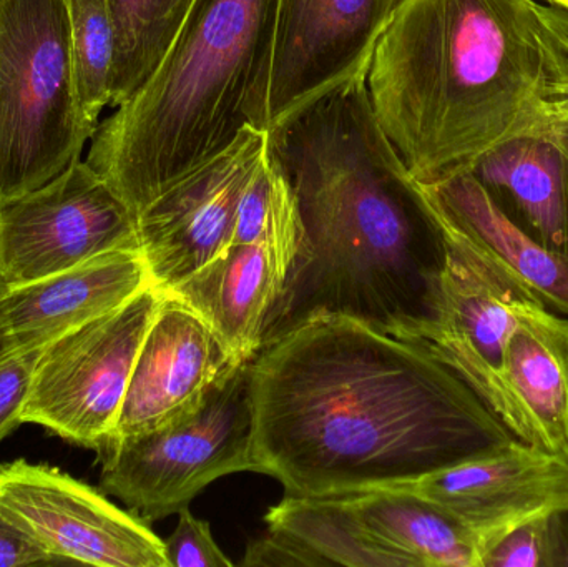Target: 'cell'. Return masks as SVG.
Masks as SVG:
<instances>
[{
    "label": "cell",
    "instance_id": "6da1fadb",
    "mask_svg": "<svg viewBox=\"0 0 568 567\" xmlns=\"http://www.w3.org/2000/svg\"><path fill=\"white\" fill-rule=\"evenodd\" d=\"M256 469L306 498L397 488L519 442L429 343L316 316L252 362Z\"/></svg>",
    "mask_w": 568,
    "mask_h": 567
},
{
    "label": "cell",
    "instance_id": "7a4b0ae2",
    "mask_svg": "<svg viewBox=\"0 0 568 567\" xmlns=\"http://www.w3.org/2000/svg\"><path fill=\"white\" fill-rule=\"evenodd\" d=\"M268 160L290 186L303 242L263 348L316 316L427 342L444 315L449 242L423 183L381 129L366 77L273 125Z\"/></svg>",
    "mask_w": 568,
    "mask_h": 567
},
{
    "label": "cell",
    "instance_id": "3957f363",
    "mask_svg": "<svg viewBox=\"0 0 568 567\" xmlns=\"http://www.w3.org/2000/svg\"><path fill=\"white\" fill-rule=\"evenodd\" d=\"M366 83L420 183L473 172L568 99V16L544 0H404Z\"/></svg>",
    "mask_w": 568,
    "mask_h": 567
},
{
    "label": "cell",
    "instance_id": "277c9868",
    "mask_svg": "<svg viewBox=\"0 0 568 567\" xmlns=\"http://www.w3.org/2000/svg\"><path fill=\"white\" fill-rule=\"evenodd\" d=\"M278 0H192L142 85L100 122L87 162L136 219L246 129L266 132Z\"/></svg>",
    "mask_w": 568,
    "mask_h": 567
},
{
    "label": "cell",
    "instance_id": "5b68a950",
    "mask_svg": "<svg viewBox=\"0 0 568 567\" xmlns=\"http://www.w3.org/2000/svg\"><path fill=\"white\" fill-rule=\"evenodd\" d=\"M95 132L77 97L69 0H0V203L82 160Z\"/></svg>",
    "mask_w": 568,
    "mask_h": 567
},
{
    "label": "cell",
    "instance_id": "8992f818",
    "mask_svg": "<svg viewBox=\"0 0 568 567\" xmlns=\"http://www.w3.org/2000/svg\"><path fill=\"white\" fill-rule=\"evenodd\" d=\"M265 522L303 566L480 567L473 535L439 506L404 489L286 495Z\"/></svg>",
    "mask_w": 568,
    "mask_h": 567
},
{
    "label": "cell",
    "instance_id": "52a82bcc",
    "mask_svg": "<svg viewBox=\"0 0 568 567\" xmlns=\"http://www.w3.org/2000/svg\"><path fill=\"white\" fill-rule=\"evenodd\" d=\"M252 362L220 382L183 422L110 439L100 449V488L152 523L176 515L216 479L256 473L253 453Z\"/></svg>",
    "mask_w": 568,
    "mask_h": 567
},
{
    "label": "cell",
    "instance_id": "ba28073f",
    "mask_svg": "<svg viewBox=\"0 0 568 567\" xmlns=\"http://www.w3.org/2000/svg\"><path fill=\"white\" fill-rule=\"evenodd\" d=\"M155 286L40 350L20 422L100 452L109 442L146 332L162 305Z\"/></svg>",
    "mask_w": 568,
    "mask_h": 567
},
{
    "label": "cell",
    "instance_id": "9c48e42d",
    "mask_svg": "<svg viewBox=\"0 0 568 567\" xmlns=\"http://www.w3.org/2000/svg\"><path fill=\"white\" fill-rule=\"evenodd\" d=\"M112 250H140L139 219L89 165L0 203V288L72 269Z\"/></svg>",
    "mask_w": 568,
    "mask_h": 567
},
{
    "label": "cell",
    "instance_id": "30bf717a",
    "mask_svg": "<svg viewBox=\"0 0 568 567\" xmlns=\"http://www.w3.org/2000/svg\"><path fill=\"white\" fill-rule=\"evenodd\" d=\"M0 516L57 565L169 567L163 539L146 522L53 466H0Z\"/></svg>",
    "mask_w": 568,
    "mask_h": 567
},
{
    "label": "cell",
    "instance_id": "8fae6325",
    "mask_svg": "<svg viewBox=\"0 0 568 567\" xmlns=\"http://www.w3.org/2000/svg\"><path fill=\"white\" fill-rule=\"evenodd\" d=\"M446 235L444 315L426 343L460 373L519 442L537 448L532 429L507 385L506 350L524 312L544 303L447 230Z\"/></svg>",
    "mask_w": 568,
    "mask_h": 567
},
{
    "label": "cell",
    "instance_id": "7c38bea8",
    "mask_svg": "<svg viewBox=\"0 0 568 567\" xmlns=\"http://www.w3.org/2000/svg\"><path fill=\"white\" fill-rule=\"evenodd\" d=\"M404 0H278L266 132L336 87L367 77Z\"/></svg>",
    "mask_w": 568,
    "mask_h": 567
},
{
    "label": "cell",
    "instance_id": "4fadbf2b",
    "mask_svg": "<svg viewBox=\"0 0 568 567\" xmlns=\"http://www.w3.org/2000/svg\"><path fill=\"white\" fill-rule=\"evenodd\" d=\"M266 153L268 132L246 126L140 213V252L155 288L179 285L232 245L240 202Z\"/></svg>",
    "mask_w": 568,
    "mask_h": 567
},
{
    "label": "cell",
    "instance_id": "5bb4252c",
    "mask_svg": "<svg viewBox=\"0 0 568 567\" xmlns=\"http://www.w3.org/2000/svg\"><path fill=\"white\" fill-rule=\"evenodd\" d=\"M396 489L419 495L473 535L480 556L517 526L568 508V459L523 442Z\"/></svg>",
    "mask_w": 568,
    "mask_h": 567
},
{
    "label": "cell",
    "instance_id": "9a60e30c",
    "mask_svg": "<svg viewBox=\"0 0 568 567\" xmlns=\"http://www.w3.org/2000/svg\"><path fill=\"white\" fill-rule=\"evenodd\" d=\"M240 363L199 315L165 295L140 346L109 442L195 415Z\"/></svg>",
    "mask_w": 568,
    "mask_h": 567
},
{
    "label": "cell",
    "instance_id": "2e32d148",
    "mask_svg": "<svg viewBox=\"0 0 568 567\" xmlns=\"http://www.w3.org/2000/svg\"><path fill=\"white\" fill-rule=\"evenodd\" d=\"M153 286L140 250H112L72 269L0 292L6 353L37 352Z\"/></svg>",
    "mask_w": 568,
    "mask_h": 567
},
{
    "label": "cell",
    "instance_id": "e0dca14e",
    "mask_svg": "<svg viewBox=\"0 0 568 567\" xmlns=\"http://www.w3.org/2000/svg\"><path fill=\"white\" fill-rule=\"evenodd\" d=\"M294 259L290 246L266 233L256 243H232L163 293L199 315L236 362H250L263 348L266 320Z\"/></svg>",
    "mask_w": 568,
    "mask_h": 567
},
{
    "label": "cell",
    "instance_id": "ac0fdd59",
    "mask_svg": "<svg viewBox=\"0 0 568 567\" xmlns=\"http://www.w3.org/2000/svg\"><path fill=\"white\" fill-rule=\"evenodd\" d=\"M424 189L450 235L547 308L568 315V256L546 249L517 226L470 172Z\"/></svg>",
    "mask_w": 568,
    "mask_h": 567
},
{
    "label": "cell",
    "instance_id": "d6986e66",
    "mask_svg": "<svg viewBox=\"0 0 568 567\" xmlns=\"http://www.w3.org/2000/svg\"><path fill=\"white\" fill-rule=\"evenodd\" d=\"M470 173L517 226L568 256V162L550 123L497 146Z\"/></svg>",
    "mask_w": 568,
    "mask_h": 567
},
{
    "label": "cell",
    "instance_id": "ffe728a7",
    "mask_svg": "<svg viewBox=\"0 0 568 567\" xmlns=\"http://www.w3.org/2000/svg\"><path fill=\"white\" fill-rule=\"evenodd\" d=\"M506 378L537 448L568 459V318L540 303L524 312L507 345Z\"/></svg>",
    "mask_w": 568,
    "mask_h": 567
},
{
    "label": "cell",
    "instance_id": "44dd1931",
    "mask_svg": "<svg viewBox=\"0 0 568 567\" xmlns=\"http://www.w3.org/2000/svg\"><path fill=\"white\" fill-rule=\"evenodd\" d=\"M192 0H110L116 29L112 100L125 102L152 73L185 19Z\"/></svg>",
    "mask_w": 568,
    "mask_h": 567
},
{
    "label": "cell",
    "instance_id": "7402d4cb",
    "mask_svg": "<svg viewBox=\"0 0 568 567\" xmlns=\"http://www.w3.org/2000/svg\"><path fill=\"white\" fill-rule=\"evenodd\" d=\"M70 49L80 109L99 129L112 100L116 29L110 0H69Z\"/></svg>",
    "mask_w": 568,
    "mask_h": 567
},
{
    "label": "cell",
    "instance_id": "603a6c76",
    "mask_svg": "<svg viewBox=\"0 0 568 567\" xmlns=\"http://www.w3.org/2000/svg\"><path fill=\"white\" fill-rule=\"evenodd\" d=\"M480 567H554L550 516L532 519L504 535Z\"/></svg>",
    "mask_w": 568,
    "mask_h": 567
},
{
    "label": "cell",
    "instance_id": "cb8c5ba5",
    "mask_svg": "<svg viewBox=\"0 0 568 567\" xmlns=\"http://www.w3.org/2000/svg\"><path fill=\"white\" fill-rule=\"evenodd\" d=\"M179 525L165 546L166 566L169 567H232V559L216 545L212 529L206 522L192 515L189 506L180 509Z\"/></svg>",
    "mask_w": 568,
    "mask_h": 567
},
{
    "label": "cell",
    "instance_id": "d4e9b609",
    "mask_svg": "<svg viewBox=\"0 0 568 567\" xmlns=\"http://www.w3.org/2000/svg\"><path fill=\"white\" fill-rule=\"evenodd\" d=\"M39 353L40 350L0 356V442L22 425L20 412Z\"/></svg>",
    "mask_w": 568,
    "mask_h": 567
},
{
    "label": "cell",
    "instance_id": "484cf974",
    "mask_svg": "<svg viewBox=\"0 0 568 567\" xmlns=\"http://www.w3.org/2000/svg\"><path fill=\"white\" fill-rule=\"evenodd\" d=\"M272 196L273 169L270 165L268 153H266L265 162L243 193L232 243L243 245V243H256L262 240L266 223H268Z\"/></svg>",
    "mask_w": 568,
    "mask_h": 567
},
{
    "label": "cell",
    "instance_id": "4316f807",
    "mask_svg": "<svg viewBox=\"0 0 568 567\" xmlns=\"http://www.w3.org/2000/svg\"><path fill=\"white\" fill-rule=\"evenodd\" d=\"M57 565L29 536L0 516V567Z\"/></svg>",
    "mask_w": 568,
    "mask_h": 567
},
{
    "label": "cell",
    "instance_id": "83f0119b",
    "mask_svg": "<svg viewBox=\"0 0 568 567\" xmlns=\"http://www.w3.org/2000/svg\"><path fill=\"white\" fill-rule=\"evenodd\" d=\"M554 567H568V508L550 516Z\"/></svg>",
    "mask_w": 568,
    "mask_h": 567
},
{
    "label": "cell",
    "instance_id": "f1b7e54d",
    "mask_svg": "<svg viewBox=\"0 0 568 567\" xmlns=\"http://www.w3.org/2000/svg\"><path fill=\"white\" fill-rule=\"evenodd\" d=\"M550 129H552L554 136L559 142L560 149H562L568 162V99L557 110L556 115H554Z\"/></svg>",
    "mask_w": 568,
    "mask_h": 567
},
{
    "label": "cell",
    "instance_id": "f546056e",
    "mask_svg": "<svg viewBox=\"0 0 568 567\" xmlns=\"http://www.w3.org/2000/svg\"><path fill=\"white\" fill-rule=\"evenodd\" d=\"M544 2L557 7V9L562 10V12H566L568 16V0H544Z\"/></svg>",
    "mask_w": 568,
    "mask_h": 567
},
{
    "label": "cell",
    "instance_id": "4dcf8cb0",
    "mask_svg": "<svg viewBox=\"0 0 568 567\" xmlns=\"http://www.w3.org/2000/svg\"><path fill=\"white\" fill-rule=\"evenodd\" d=\"M0 292H2V288H0ZM2 355H6V346H3L2 335H0V356Z\"/></svg>",
    "mask_w": 568,
    "mask_h": 567
}]
</instances>
